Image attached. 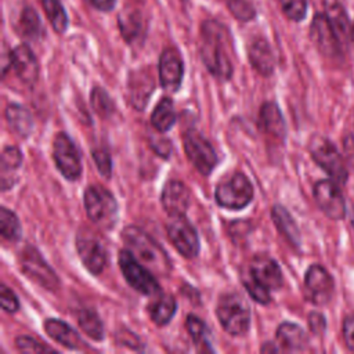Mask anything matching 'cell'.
I'll return each instance as SVG.
<instances>
[{"mask_svg":"<svg viewBox=\"0 0 354 354\" xmlns=\"http://www.w3.org/2000/svg\"><path fill=\"white\" fill-rule=\"evenodd\" d=\"M234 46L228 28L217 19H205L199 29V55L206 69L220 80L234 73Z\"/></svg>","mask_w":354,"mask_h":354,"instance_id":"1","label":"cell"},{"mask_svg":"<svg viewBox=\"0 0 354 354\" xmlns=\"http://www.w3.org/2000/svg\"><path fill=\"white\" fill-rule=\"evenodd\" d=\"M122 239L126 248L156 275H167L171 270V263L162 246L152 239L145 231L136 225H127L122 232Z\"/></svg>","mask_w":354,"mask_h":354,"instance_id":"2","label":"cell"},{"mask_svg":"<svg viewBox=\"0 0 354 354\" xmlns=\"http://www.w3.org/2000/svg\"><path fill=\"white\" fill-rule=\"evenodd\" d=\"M88 218L102 230L112 228L119 217V207L115 196L104 187L90 185L83 196Z\"/></svg>","mask_w":354,"mask_h":354,"instance_id":"3","label":"cell"},{"mask_svg":"<svg viewBox=\"0 0 354 354\" xmlns=\"http://www.w3.org/2000/svg\"><path fill=\"white\" fill-rule=\"evenodd\" d=\"M216 315L223 329L232 335H245L250 326V308L246 300L238 293H225L220 297Z\"/></svg>","mask_w":354,"mask_h":354,"instance_id":"4","label":"cell"},{"mask_svg":"<svg viewBox=\"0 0 354 354\" xmlns=\"http://www.w3.org/2000/svg\"><path fill=\"white\" fill-rule=\"evenodd\" d=\"M308 151L313 160L325 170L333 181L337 184H344L347 181L348 173L346 160L329 138L321 134H314L308 141Z\"/></svg>","mask_w":354,"mask_h":354,"instance_id":"5","label":"cell"},{"mask_svg":"<svg viewBox=\"0 0 354 354\" xmlns=\"http://www.w3.org/2000/svg\"><path fill=\"white\" fill-rule=\"evenodd\" d=\"M217 205L231 210L246 207L253 198V187L249 178L242 173H232L220 181L214 191Z\"/></svg>","mask_w":354,"mask_h":354,"instance_id":"6","label":"cell"},{"mask_svg":"<svg viewBox=\"0 0 354 354\" xmlns=\"http://www.w3.org/2000/svg\"><path fill=\"white\" fill-rule=\"evenodd\" d=\"M118 261L124 279L133 289L147 296L159 295L160 286L152 271L140 263L129 249L119 252Z\"/></svg>","mask_w":354,"mask_h":354,"instance_id":"7","label":"cell"},{"mask_svg":"<svg viewBox=\"0 0 354 354\" xmlns=\"http://www.w3.org/2000/svg\"><path fill=\"white\" fill-rule=\"evenodd\" d=\"M19 266L22 272L47 290H57L59 288V278L55 271L41 257L39 250L33 246H25L19 253Z\"/></svg>","mask_w":354,"mask_h":354,"instance_id":"8","label":"cell"},{"mask_svg":"<svg viewBox=\"0 0 354 354\" xmlns=\"http://www.w3.org/2000/svg\"><path fill=\"white\" fill-rule=\"evenodd\" d=\"M183 144L187 158L191 160L195 169L203 176L210 174L218 162L217 153L212 144L195 130H188L184 133Z\"/></svg>","mask_w":354,"mask_h":354,"instance_id":"9","label":"cell"},{"mask_svg":"<svg viewBox=\"0 0 354 354\" xmlns=\"http://www.w3.org/2000/svg\"><path fill=\"white\" fill-rule=\"evenodd\" d=\"M76 250L84 267L94 275L104 271L106 266V249L100 236L91 230L83 228L76 235Z\"/></svg>","mask_w":354,"mask_h":354,"instance_id":"10","label":"cell"},{"mask_svg":"<svg viewBox=\"0 0 354 354\" xmlns=\"http://www.w3.org/2000/svg\"><path fill=\"white\" fill-rule=\"evenodd\" d=\"M53 158L57 169L66 180H77L82 173L80 153L66 133H58L53 141Z\"/></svg>","mask_w":354,"mask_h":354,"instance_id":"11","label":"cell"},{"mask_svg":"<svg viewBox=\"0 0 354 354\" xmlns=\"http://www.w3.org/2000/svg\"><path fill=\"white\" fill-rule=\"evenodd\" d=\"M167 236L181 256L194 259L199 252V238L194 225L181 216H171L166 225Z\"/></svg>","mask_w":354,"mask_h":354,"instance_id":"12","label":"cell"},{"mask_svg":"<svg viewBox=\"0 0 354 354\" xmlns=\"http://www.w3.org/2000/svg\"><path fill=\"white\" fill-rule=\"evenodd\" d=\"M313 195L317 206L330 220H342L346 216V202L336 181H317L313 188Z\"/></svg>","mask_w":354,"mask_h":354,"instance_id":"13","label":"cell"},{"mask_svg":"<svg viewBox=\"0 0 354 354\" xmlns=\"http://www.w3.org/2000/svg\"><path fill=\"white\" fill-rule=\"evenodd\" d=\"M333 278L322 266L313 264L308 267L304 275V296L310 303L315 306L329 303L333 295Z\"/></svg>","mask_w":354,"mask_h":354,"instance_id":"14","label":"cell"},{"mask_svg":"<svg viewBox=\"0 0 354 354\" xmlns=\"http://www.w3.org/2000/svg\"><path fill=\"white\" fill-rule=\"evenodd\" d=\"M310 37L318 51L325 57H337L340 55V39L329 22L326 14H315L311 26Z\"/></svg>","mask_w":354,"mask_h":354,"instance_id":"15","label":"cell"},{"mask_svg":"<svg viewBox=\"0 0 354 354\" xmlns=\"http://www.w3.org/2000/svg\"><path fill=\"white\" fill-rule=\"evenodd\" d=\"M160 86L170 93L178 90L184 76V61L180 51L174 47H167L162 51L158 64Z\"/></svg>","mask_w":354,"mask_h":354,"instance_id":"16","label":"cell"},{"mask_svg":"<svg viewBox=\"0 0 354 354\" xmlns=\"http://www.w3.org/2000/svg\"><path fill=\"white\" fill-rule=\"evenodd\" d=\"M249 278L268 290L279 289L283 282L282 271L278 263L267 254H257L252 260L249 268Z\"/></svg>","mask_w":354,"mask_h":354,"instance_id":"17","label":"cell"},{"mask_svg":"<svg viewBox=\"0 0 354 354\" xmlns=\"http://www.w3.org/2000/svg\"><path fill=\"white\" fill-rule=\"evenodd\" d=\"M10 65L24 84L33 86L37 82L39 61L28 44H18L10 51Z\"/></svg>","mask_w":354,"mask_h":354,"instance_id":"18","label":"cell"},{"mask_svg":"<svg viewBox=\"0 0 354 354\" xmlns=\"http://www.w3.org/2000/svg\"><path fill=\"white\" fill-rule=\"evenodd\" d=\"M160 202L165 212L170 217L181 216L189 206V192L181 181L170 180L165 184L162 189Z\"/></svg>","mask_w":354,"mask_h":354,"instance_id":"19","label":"cell"},{"mask_svg":"<svg viewBox=\"0 0 354 354\" xmlns=\"http://www.w3.org/2000/svg\"><path fill=\"white\" fill-rule=\"evenodd\" d=\"M248 58L253 69L263 76H270L275 68V57L264 37H253L248 46Z\"/></svg>","mask_w":354,"mask_h":354,"instance_id":"20","label":"cell"},{"mask_svg":"<svg viewBox=\"0 0 354 354\" xmlns=\"http://www.w3.org/2000/svg\"><path fill=\"white\" fill-rule=\"evenodd\" d=\"M118 25L122 37L129 44H134L144 37V15L136 7H124L118 15Z\"/></svg>","mask_w":354,"mask_h":354,"instance_id":"21","label":"cell"},{"mask_svg":"<svg viewBox=\"0 0 354 354\" xmlns=\"http://www.w3.org/2000/svg\"><path fill=\"white\" fill-rule=\"evenodd\" d=\"M259 124L263 130V133L272 138L274 141L283 142L286 136V126L283 116L274 102H264L260 109V119Z\"/></svg>","mask_w":354,"mask_h":354,"instance_id":"22","label":"cell"},{"mask_svg":"<svg viewBox=\"0 0 354 354\" xmlns=\"http://www.w3.org/2000/svg\"><path fill=\"white\" fill-rule=\"evenodd\" d=\"M153 87H155V83L148 71L145 69L134 71L129 77V93H130L131 105L137 109L145 108L153 91Z\"/></svg>","mask_w":354,"mask_h":354,"instance_id":"23","label":"cell"},{"mask_svg":"<svg viewBox=\"0 0 354 354\" xmlns=\"http://www.w3.org/2000/svg\"><path fill=\"white\" fill-rule=\"evenodd\" d=\"M277 342L281 350L303 351L307 347V335L299 325L282 322L277 329Z\"/></svg>","mask_w":354,"mask_h":354,"instance_id":"24","label":"cell"},{"mask_svg":"<svg viewBox=\"0 0 354 354\" xmlns=\"http://www.w3.org/2000/svg\"><path fill=\"white\" fill-rule=\"evenodd\" d=\"M44 329L51 339L65 346L66 348H79L83 343L79 333L61 319H55V318L47 319L44 322Z\"/></svg>","mask_w":354,"mask_h":354,"instance_id":"25","label":"cell"},{"mask_svg":"<svg viewBox=\"0 0 354 354\" xmlns=\"http://www.w3.org/2000/svg\"><path fill=\"white\" fill-rule=\"evenodd\" d=\"M271 217H272V221H274L275 227L285 236V239L290 245L297 248L300 245V242H301V238H300L299 227L295 223V220L290 216V213L283 206L275 205V206H272Z\"/></svg>","mask_w":354,"mask_h":354,"instance_id":"26","label":"cell"},{"mask_svg":"<svg viewBox=\"0 0 354 354\" xmlns=\"http://www.w3.org/2000/svg\"><path fill=\"white\" fill-rule=\"evenodd\" d=\"M6 120L12 131L21 137H28L33 130L30 112L19 104H8L6 108Z\"/></svg>","mask_w":354,"mask_h":354,"instance_id":"27","label":"cell"},{"mask_svg":"<svg viewBox=\"0 0 354 354\" xmlns=\"http://www.w3.org/2000/svg\"><path fill=\"white\" fill-rule=\"evenodd\" d=\"M22 163V153L17 147H4L1 152V188L3 191L11 188L17 177L12 174Z\"/></svg>","mask_w":354,"mask_h":354,"instance_id":"28","label":"cell"},{"mask_svg":"<svg viewBox=\"0 0 354 354\" xmlns=\"http://www.w3.org/2000/svg\"><path fill=\"white\" fill-rule=\"evenodd\" d=\"M324 6H325V14H326L329 22L332 24L333 29L336 30L340 41L347 39L348 33L351 35L350 22H348L346 10L340 4V1L339 0H324Z\"/></svg>","mask_w":354,"mask_h":354,"instance_id":"29","label":"cell"},{"mask_svg":"<svg viewBox=\"0 0 354 354\" xmlns=\"http://www.w3.org/2000/svg\"><path fill=\"white\" fill-rule=\"evenodd\" d=\"M17 30L22 37L28 40H37L43 35L41 21L35 8L32 7L22 8L18 18V24H17Z\"/></svg>","mask_w":354,"mask_h":354,"instance_id":"30","label":"cell"},{"mask_svg":"<svg viewBox=\"0 0 354 354\" xmlns=\"http://www.w3.org/2000/svg\"><path fill=\"white\" fill-rule=\"evenodd\" d=\"M176 308H177V304L171 295H160L149 306L151 319L159 326L166 325L170 322V319L176 314Z\"/></svg>","mask_w":354,"mask_h":354,"instance_id":"31","label":"cell"},{"mask_svg":"<svg viewBox=\"0 0 354 354\" xmlns=\"http://www.w3.org/2000/svg\"><path fill=\"white\" fill-rule=\"evenodd\" d=\"M151 122H152V126L162 133L173 127L176 122V111H174V104L170 98H162L156 104L151 115Z\"/></svg>","mask_w":354,"mask_h":354,"instance_id":"32","label":"cell"},{"mask_svg":"<svg viewBox=\"0 0 354 354\" xmlns=\"http://www.w3.org/2000/svg\"><path fill=\"white\" fill-rule=\"evenodd\" d=\"M41 1V7L43 11L47 15L48 22L51 24V28L62 35L66 29H68V14L62 6V3L59 0H40Z\"/></svg>","mask_w":354,"mask_h":354,"instance_id":"33","label":"cell"},{"mask_svg":"<svg viewBox=\"0 0 354 354\" xmlns=\"http://www.w3.org/2000/svg\"><path fill=\"white\" fill-rule=\"evenodd\" d=\"M77 322L80 329L93 340L104 339V326L98 314L91 308H83L77 314Z\"/></svg>","mask_w":354,"mask_h":354,"instance_id":"34","label":"cell"},{"mask_svg":"<svg viewBox=\"0 0 354 354\" xmlns=\"http://www.w3.org/2000/svg\"><path fill=\"white\" fill-rule=\"evenodd\" d=\"M187 328L188 332L195 343V346L198 347V350L203 351H213L209 343V329L206 326V324L196 315L189 314L187 317Z\"/></svg>","mask_w":354,"mask_h":354,"instance_id":"35","label":"cell"},{"mask_svg":"<svg viewBox=\"0 0 354 354\" xmlns=\"http://www.w3.org/2000/svg\"><path fill=\"white\" fill-rule=\"evenodd\" d=\"M0 231L1 236L7 241H18L22 234L18 217L7 207L0 209Z\"/></svg>","mask_w":354,"mask_h":354,"instance_id":"36","label":"cell"},{"mask_svg":"<svg viewBox=\"0 0 354 354\" xmlns=\"http://www.w3.org/2000/svg\"><path fill=\"white\" fill-rule=\"evenodd\" d=\"M91 106L97 115L101 118H109L113 111L115 105L108 93L102 87H94L91 91Z\"/></svg>","mask_w":354,"mask_h":354,"instance_id":"37","label":"cell"},{"mask_svg":"<svg viewBox=\"0 0 354 354\" xmlns=\"http://www.w3.org/2000/svg\"><path fill=\"white\" fill-rule=\"evenodd\" d=\"M228 11L242 22H249L256 17V8L249 0H224Z\"/></svg>","mask_w":354,"mask_h":354,"instance_id":"38","label":"cell"},{"mask_svg":"<svg viewBox=\"0 0 354 354\" xmlns=\"http://www.w3.org/2000/svg\"><path fill=\"white\" fill-rule=\"evenodd\" d=\"M282 12L290 21L299 22L306 18L307 14V0H279Z\"/></svg>","mask_w":354,"mask_h":354,"instance_id":"39","label":"cell"},{"mask_svg":"<svg viewBox=\"0 0 354 354\" xmlns=\"http://www.w3.org/2000/svg\"><path fill=\"white\" fill-rule=\"evenodd\" d=\"M93 159L97 165L98 171L105 177L109 178L112 174V160H111V155L105 148H95L93 149Z\"/></svg>","mask_w":354,"mask_h":354,"instance_id":"40","label":"cell"},{"mask_svg":"<svg viewBox=\"0 0 354 354\" xmlns=\"http://www.w3.org/2000/svg\"><path fill=\"white\" fill-rule=\"evenodd\" d=\"M245 288L248 290V293L252 296L253 300H256L257 303L260 304H267L271 301V295H270V290L266 289L264 286L256 283L254 281H252L250 278L249 279H245Z\"/></svg>","mask_w":354,"mask_h":354,"instance_id":"41","label":"cell"},{"mask_svg":"<svg viewBox=\"0 0 354 354\" xmlns=\"http://www.w3.org/2000/svg\"><path fill=\"white\" fill-rule=\"evenodd\" d=\"M0 303H1V308L6 313H15L19 308V301L15 293L6 285H1L0 288Z\"/></svg>","mask_w":354,"mask_h":354,"instance_id":"42","label":"cell"},{"mask_svg":"<svg viewBox=\"0 0 354 354\" xmlns=\"http://www.w3.org/2000/svg\"><path fill=\"white\" fill-rule=\"evenodd\" d=\"M15 344L19 351L22 353H44L50 348L41 346L37 340H35L30 336H18L15 339Z\"/></svg>","mask_w":354,"mask_h":354,"instance_id":"43","label":"cell"},{"mask_svg":"<svg viewBox=\"0 0 354 354\" xmlns=\"http://www.w3.org/2000/svg\"><path fill=\"white\" fill-rule=\"evenodd\" d=\"M343 337L347 348L354 353V315L346 317L343 322Z\"/></svg>","mask_w":354,"mask_h":354,"instance_id":"44","label":"cell"},{"mask_svg":"<svg viewBox=\"0 0 354 354\" xmlns=\"http://www.w3.org/2000/svg\"><path fill=\"white\" fill-rule=\"evenodd\" d=\"M308 326L314 335H322L326 328V321L322 314L311 313L308 315Z\"/></svg>","mask_w":354,"mask_h":354,"instance_id":"45","label":"cell"},{"mask_svg":"<svg viewBox=\"0 0 354 354\" xmlns=\"http://www.w3.org/2000/svg\"><path fill=\"white\" fill-rule=\"evenodd\" d=\"M343 148L346 152V160L351 167H354V137L347 136L343 142Z\"/></svg>","mask_w":354,"mask_h":354,"instance_id":"46","label":"cell"},{"mask_svg":"<svg viewBox=\"0 0 354 354\" xmlns=\"http://www.w3.org/2000/svg\"><path fill=\"white\" fill-rule=\"evenodd\" d=\"M152 148L155 149L156 153H159L163 158H167L171 149L170 141L169 140H155V142L152 144Z\"/></svg>","mask_w":354,"mask_h":354,"instance_id":"47","label":"cell"},{"mask_svg":"<svg viewBox=\"0 0 354 354\" xmlns=\"http://www.w3.org/2000/svg\"><path fill=\"white\" fill-rule=\"evenodd\" d=\"M88 3L98 11H102V12H108V11H112L115 4H116V0H88Z\"/></svg>","mask_w":354,"mask_h":354,"instance_id":"48","label":"cell"},{"mask_svg":"<svg viewBox=\"0 0 354 354\" xmlns=\"http://www.w3.org/2000/svg\"><path fill=\"white\" fill-rule=\"evenodd\" d=\"M261 351L264 353H268V351H272V353H275V351H279V347H277V344H272V343H266L263 347H261Z\"/></svg>","mask_w":354,"mask_h":354,"instance_id":"49","label":"cell"},{"mask_svg":"<svg viewBox=\"0 0 354 354\" xmlns=\"http://www.w3.org/2000/svg\"><path fill=\"white\" fill-rule=\"evenodd\" d=\"M351 37H353V40H354V25H353V28H351Z\"/></svg>","mask_w":354,"mask_h":354,"instance_id":"50","label":"cell"},{"mask_svg":"<svg viewBox=\"0 0 354 354\" xmlns=\"http://www.w3.org/2000/svg\"><path fill=\"white\" fill-rule=\"evenodd\" d=\"M351 223H353V227H354V212H353V216H351Z\"/></svg>","mask_w":354,"mask_h":354,"instance_id":"51","label":"cell"}]
</instances>
